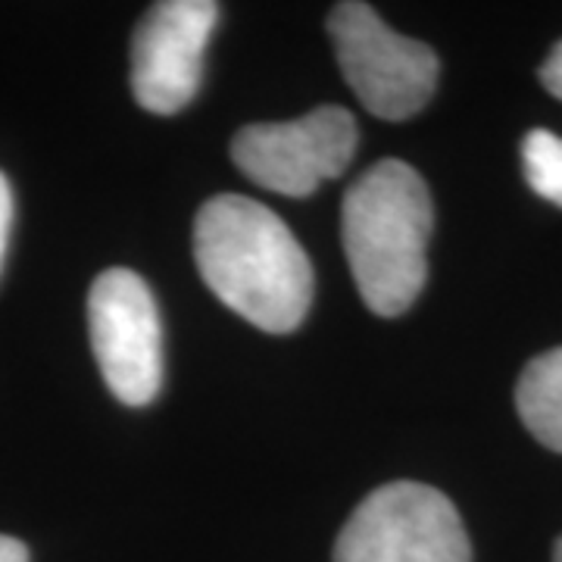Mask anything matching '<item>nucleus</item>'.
Wrapping results in <instances>:
<instances>
[{
    "label": "nucleus",
    "instance_id": "9d476101",
    "mask_svg": "<svg viewBox=\"0 0 562 562\" xmlns=\"http://www.w3.org/2000/svg\"><path fill=\"white\" fill-rule=\"evenodd\" d=\"M10 232H13V188L0 172V269H3L7 247H10Z\"/></svg>",
    "mask_w": 562,
    "mask_h": 562
},
{
    "label": "nucleus",
    "instance_id": "9b49d317",
    "mask_svg": "<svg viewBox=\"0 0 562 562\" xmlns=\"http://www.w3.org/2000/svg\"><path fill=\"white\" fill-rule=\"evenodd\" d=\"M541 81H543V88H547L553 98H560L562 101V41L553 47V50H550V57L543 60Z\"/></svg>",
    "mask_w": 562,
    "mask_h": 562
},
{
    "label": "nucleus",
    "instance_id": "f257e3e1",
    "mask_svg": "<svg viewBox=\"0 0 562 562\" xmlns=\"http://www.w3.org/2000/svg\"><path fill=\"white\" fill-rule=\"evenodd\" d=\"M194 260L206 288L269 335L294 331L313 303V262L291 228L241 194L206 201L194 220Z\"/></svg>",
    "mask_w": 562,
    "mask_h": 562
},
{
    "label": "nucleus",
    "instance_id": "1a4fd4ad",
    "mask_svg": "<svg viewBox=\"0 0 562 562\" xmlns=\"http://www.w3.org/2000/svg\"><path fill=\"white\" fill-rule=\"evenodd\" d=\"M522 169L525 179L531 184L535 194H541L543 201L562 206V138L535 128L522 140Z\"/></svg>",
    "mask_w": 562,
    "mask_h": 562
},
{
    "label": "nucleus",
    "instance_id": "423d86ee",
    "mask_svg": "<svg viewBox=\"0 0 562 562\" xmlns=\"http://www.w3.org/2000/svg\"><path fill=\"white\" fill-rule=\"evenodd\" d=\"M91 347L113 397L147 406L162 384V331L157 301L132 269H106L88 294Z\"/></svg>",
    "mask_w": 562,
    "mask_h": 562
},
{
    "label": "nucleus",
    "instance_id": "0eeeda50",
    "mask_svg": "<svg viewBox=\"0 0 562 562\" xmlns=\"http://www.w3.org/2000/svg\"><path fill=\"white\" fill-rule=\"evenodd\" d=\"M216 22L213 0H162L147 10L132 38V94L147 113L172 116L194 101Z\"/></svg>",
    "mask_w": 562,
    "mask_h": 562
},
{
    "label": "nucleus",
    "instance_id": "ddd939ff",
    "mask_svg": "<svg viewBox=\"0 0 562 562\" xmlns=\"http://www.w3.org/2000/svg\"><path fill=\"white\" fill-rule=\"evenodd\" d=\"M553 562H562V538L557 541V550H553Z\"/></svg>",
    "mask_w": 562,
    "mask_h": 562
},
{
    "label": "nucleus",
    "instance_id": "6e6552de",
    "mask_svg": "<svg viewBox=\"0 0 562 562\" xmlns=\"http://www.w3.org/2000/svg\"><path fill=\"white\" fill-rule=\"evenodd\" d=\"M516 406L525 428L543 447L562 453V347L525 366L516 384Z\"/></svg>",
    "mask_w": 562,
    "mask_h": 562
},
{
    "label": "nucleus",
    "instance_id": "f03ea898",
    "mask_svg": "<svg viewBox=\"0 0 562 562\" xmlns=\"http://www.w3.org/2000/svg\"><path fill=\"white\" fill-rule=\"evenodd\" d=\"M431 228L435 203L409 162L379 160L344 194V254L375 316H401L419 301Z\"/></svg>",
    "mask_w": 562,
    "mask_h": 562
},
{
    "label": "nucleus",
    "instance_id": "20e7f679",
    "mask_svg": "<svg viewBox=\"0 0 562 562\" xmlns=\"http://www.w3.org/2000/svg\"><path fill=\"white\" fill-rule=\"evenodd\" d=\"M335 562H472V543L438 487L391 482L353 509L335 541Z\"/></svg>",
    "mask_w": 562,
    "mask_h": 562
},
{
    "label": "nucleus",
    "instance_id": "7ed1b4c3",
    "mask_svg": "<svg viewBox=\"0 0 562 562\" xmlns=\"http://www.w3.org/2000/svg\"><path fill=\"white\" fill-rule=\"evenodd\" d=\"M328 38L344 79L372 116L409 120L431 101L441 72L435 50L384 25L369 3H338L328 13Z\"/></svg>",
    "mask_w": 562,
    "mask_h": 562
},
{
    "label": "nucleus",
    "instance_id": "f8f14e48",
    "mask_svg": "<svg viewBox=\"0 0 562 562\" xmlns=\"http://www.w3.org/2000/svg\"><path fill=\"white\" fill-rule=\"evenodd\" d=\"M0 562H29V550H25V543L16 541V538L0 535Z\"/></svg>",
    "mask_w": 562,
    "mask_h": 562
},
{
    "label": "nucleus",
    "instance_id": "39448f33",
    "mask_svg": "<svg viewBox=\"0 0 562 562\" xmlns=\"http://www.w3.org/2000/svg\"><path fill=\"white\" fill-rule=\"evenodd\" d=\"M360 144L350 110L319 106L301 120L257 122L232 140V160L254 184L288 198H310L338 179Z\"/></svg>",
    "mask_w": 562,
    "mask_h": 562
}]
</instances>
